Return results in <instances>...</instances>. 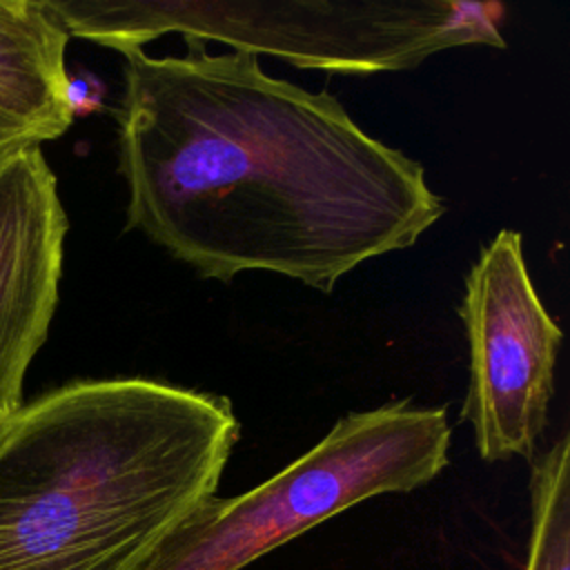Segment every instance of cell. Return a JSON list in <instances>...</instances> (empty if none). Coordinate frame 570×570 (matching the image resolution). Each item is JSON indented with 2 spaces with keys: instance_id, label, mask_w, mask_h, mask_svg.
Segmentation results:
<instances>
[{
  "instance_id": "6da1fadb",
  "label": "cell",
  "mask_w": 570,
  "mask_h": 570,
  "mask_svg": "<svg viewBox=\"0 0 570 570\" xmlns=\"http://www.w3.org/2000/svg\"><path fill=\"white\" fill-rule=\"evenodd\" d=\"M122 51L118 167L127 227L203 278L274 272L321 292L412 247L445 212L425 169L325 91L258 56Z\"/></svg>"
},
{
  "instance_id": "7a4b0ae2",
  "label": "cell",
  "mask_w": 570,
  "mask_h": 570,
  "mask_svg": "<svg viewBox=\"0 0 570 570\" xmlns=\"http://www.w3.org/2000/svg\"><path fill=\"white\" fill-rule=\"evenodd\" d=\"M238 436L229 399L151 379L38 396L0 430V570H142Z\"/></svg>"
},
{
  "instance_id": "3957f363",
  "label": "cell",
  "mask_w": 570,
  "mask_h": 570,
  "mask_svg": "<svg viewBox=\"0 0 570 570\" xmlns=\"http://www.w3.org/2000/svg\"><path fill=\"white\" fill-rule=\"evenodd\" d=\"M65 31L116 51L178 33L218 40L327 73L407 71L432 53L463 45L503 47L499 4L256 2V0H45Z\"/></svg>"
},
{
  "instance_id": "277c9868",
  "label": "cell",
  "mask_w": 570,
  "mask_h": 570,
  "mask_svg": "<svg viewBox=\"0 0 570 570\" xmlns=\"http://www.w3.org/2000/svg\"><path fill=\"white\" fill-rule=\"evenodd\" d=\"M450 439L445 407L396 401L352 412L261 485L203 501L142 570H240L356 503L430 483L448 465Z\"/></svg>"
},
{
  "instance_id": "5b68a950",
  "label": "cell",
  "mask_w": 570,
  "mask_h": 570,
  "mask_svg": "<svg viewBox=\"0 0 570 570\" xmlns=\"http://www.w3.org/2000/svg\"><path fill=\"white\" fill-rule=\"evenodd\" d=\"M459 316L470 343V387L461 421L483 461L532 459L548 423L563 341L523 258V238L501 229L465 276Z\"/></svg>"
},
{
  "instance_id": "8992f818",
  "label": "cell",
  "mask_w": 570,
  "mask_h": 570,
  "mask_svg": "<svg viewBox=\"0 0 570 570\" xmlns=\"http://www.w3.org/2000/svg\"><path fill=\"white\" fill-rule=\"evenodd\" d=\"M69 223L40 147L0 158V430L20 412L24 374L42 347Z\"/></svg>"
},
{
  "instance_id": "52a82bcc",
  "label": "cell",
  "mask_w": 570,
  "mask_h": 570,
  "mask_svg": "<svg viewBox=\"0 0 570 570\" xmlns=\"http://www.w3.org/2000/svg\"><path fill=\"white\" fill-rule=\"evenodd\" d=\"M67 42L45 0H0V158L69 129Z\"/></svg>"
},
{
  "instance_id": "ba28073f",
  "label": "cell",
  "mask_w": 570,
  "mask_h": 570,
  "mask_svg": "<svg viewBox=\"0 0 570 570\" xmlns=\"http://www.w3.org/2000/svg\"><path fill=\"white\" fill-rule=\"evenodd\" d=\"M523 570H570V434L532 459Z\"/></svg>"
}]
</instances>
